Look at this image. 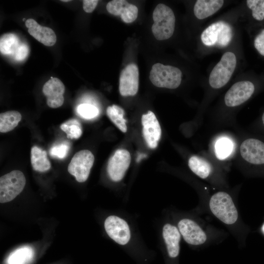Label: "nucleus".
Here are the masks:
<instances>
[{
    "instance_id": "obj_35",
    "label": "nucleus",
    "mask_w": 264,
    "mask_h": 264,
    "mask_svg": "<svg viewBox=\"0 0 264 264\" xmlns=\"http://www.w3.org/2000/svg\"><path fill=\"white\" fill-rule=\"evenodd\" d=\"M262 230L263 231V232L264 233V223L263 224V226H262Z\"/></svg>"
},
{
    "instance_id": "obj_9",
    "label": "nucleus",
    "mask_w": 264,
    "mask_h": 264,
    "mask_svg": "<svg viewBox=\"0 0 264 264\" xmlns=\"http://www.w3.org/2000/svg\"><path fill=\"white\" fill-rule=\"evenodd\" d=\"M254 91L255 86L251 81L236 82L226 92L224 96L225 104L229 107L238 106L248 100Z\"/></svg>"
},
{
    "instance_id": "obj_14",
    "label": "nucleus",
    "mask_w": 264,
    "mask_h": 264,
    "mask_svg": "<svg viewBox=\"0 0 264 264\" xmlns=\"http://www.w3.org/2000/svg\"><path fill=\"white\" fill-rule=\"evenodd\" d=\"M142 133L148 146L155 149L161 135V129L156 116L152 111L142 115L141 118Z\"/></svg>"
},
{
    "instance_id": "obj_15",
    "label": "nucleus",
    "mask_w": 264,
    "mask_h": 264,
    "mask_svg": "<svg viewBox=\"0 0 264 264\" xmlns=\"http://www.w3.org/2000/svg\"><path fill=\"white\" fill-rule=\"evenodd\" d=\"M65 87L58 78L51 77L44 85L43 92L46 97L47 105L51 108H57L64 103Z\"/></svg>"
},
{
    "instance_id": "obj_8",
    "label": "nucleus",
    "mask_w": 264,
    "mask_h": 264,
    "mask_svg": "<svg viewBox=\"0 0 264 264\" xmlns=\"http://www.w3.org/2000/svg\"><path fill=\"white\" fill-rule=\"evenodd\" d=\"M240 152L242 158L255 166H264V142L255 138L244 140L241 144Z\"/></svg>"
},
{
    "instance_id": "obj_23",
    "label": "nucleus",
    "mask_w": 264,
    "mask_h": 264,
    "mask_svg": "<svg viewBox=\"0 0 264 264\" xmlns=\"http://www.w3.org/2000/svg\"><path fill=\"white\" fill-rule=\"evenodd\" d=\"M22 119L18 111L10 110L0 114V132L5 133L12 131Z\"/></svg>"
},
{
    "instance_id": "obj_24",
    "label": "nucleus",
    "mask_w": 264,
    "mask_h": 264,
    "mask_svg": "<svg viewBox=\"0 0 264 264\" xmlns=\"http://www.w3.org/2000/svg\"><path fill=\"white\" fill-rule=\"evenodd\" d=\"M21 43L18 37L13 33L2 35L0 39V50L3 55H14Z\"/></svg>"
},
{
    "instance_id": "obj_13",
    "label": "nucleus",
    "mask_w": 264,
    "mask_h": 264,
    "mask_svg": "<svg viewBox=\"0 0 264 264\" xmlns=\"http://www.w3.org/2000/svg\"><path fill=\"white\" fill-rule=\"evenodd\" d=\"M139 71L136 65L130 64L121 72L119 90L123 96H134L138 89Z\"/></svg>"
},
{
    "instance_id": "obj_6",
    "label": "nucleus",
    "mask_w": 264,
    "mask_h": 264,
    "mask_svg": "<svg viewBox=\"0 0 264 264\" xmlns=\"http://www.w3.org/2000/svg\"><path fill=\"white\" fill-rule=\"evenodd\" d=\"M233 30L227 23L220 21L208 26L201 33V40L207 46L224 47L230 42Z\"/></svg>"
},
{
    "instance_id": "obj_2",
    "label": "nucleus",
    "mask_w": 264,
    "mask_h": 264,
    "mask_svg": "<svg viewBox=\"0 0 264 264\" xmlns=\"http://www.w3.org/2000/svg\"><path fill=\"white\" fill-rule=\"evenodd\" d=\"M154 23L152 31L155 38L165 40L171 37L174 32L176 18L174 12L168 6L159 3L153 14Z\"/></svg>"
},
{
    "instance_id": "obj_26",
    "label": "nucleus",
    "mask_w": 264,
    "mask_h": 264,
    "mask_svg": "<svg viewBox=\"0 0 264 264\" xmlns=\"http://www.w3.org/2000/svg\"><path fill=\"white\" fill-rule=\"evenodd\" d=\"M60 128L66 133L68 139H78L82 134L81 123L76 119H71L61 124Z\"/></svg>"
},
{
    "instance_id": "obj_20",
    "label": "nucleus",
    "mask_w": 264,
    "mask_h": 264,
    "mask_svg": "<svg viewBox=\"0 0 264 264\" xmlns=\"http://www.w3.org/2000/svg\"><path fill=\"white\" fill-rule=\"evenodd\" d=\"M31 163L33 169L39 172H44L51 168L46 151L38 146L32 147L30 154Z\"/></svg>"
},
{
    "instance_id": "obj_28",
    "label": "nucleus",
    "mask_w": 264,
    "mask_h": 264,
    "mask_svg": "<svg viewBox=\"0 0 264 264\" xmlns=\"http://www.w3.org/2000/svg\"><path fill=\"white\" fill-rule=\"evenodd\" d=\"M246 4L251 10L254 19L259 21L264 20V0H247Z\"/></svg>"
},
{
    "instance_id": "obj_27",
    "label": "nucleus",
    "mask_w": 264,
    "mask_h": 264,
    "mask_svg": "<svg viewBox=\"0 0 264 264\" xmlns=\"http://www.w3.org/2000/svg\"><path fill=\"white\" fill-rule=\"evenodd\" d=\"M233 149V143L226 138H222L217 141L215 145L216 153L218 157L223 159L227 157Z\"/></svg>"
},
{
    "instance_id": "obj_7",
    "label": "nucleus",
    "mask_w": 264,
    "mask_h": 264,
    "mask_svg": "<svg viewBox=\"0 0 264 264\" xmlns=\"http://www.w3.org/2000/svg\"><path fill=\"white\" fill-rule=\"evenodd\" d=\"M94 161V156L90 151H80L72 158L68 165V172L78 182H84L89 176Z\"/></svg>"
},
{
    "instance_id": "obj_16",
    "label": "nucleus",
    "mask_w": 264,
    "mask_h": 264,
    "mask_svg": "<svg viewBox=\"0 0 264 264\" xmlns=\"http://www.w3.org/2000/svg\"><path fill=\"white\" fill-rule=\"evenodd\" d=\"M108 12L115 16H120L125 23L134 22L138 16V8L125 0H113L106 6Z\"/></svg>"
},
{
    "instance_id": "obj_3",
    "label": "nucleus",
    "mask_w": 264,
    "mask_h": 264,
    "mask_svg": "<svg viewBox=\"0 0 264 264\" xmlns=\"http://www.w3.org/2000/svg\"><path fill=\"white\" fill-rule=\"evenodd\" d=\"M182 72L177 67L160 63L154 64L150 73L149 78L155 86L175 89L181 82Z\"/></svg>"
},
{
    "instance_id": "obj_29",
    "label": "nucleus",
    "mask_w": 264,
    "mask_h": 264,
    "mask_svg": "<svg viewBox=\"0 0 264 264\" xmlns=\"http://www.w3.org/2000/svg\"><path fill=\"white\" fill-rule=\"evenodd\" d=\"M77 112L83 118L91 119L98 115L99 110L94 105L82 104L77 107Z\"/></svg>"
},
{
    "instance_id": "obj_1",
    "label": "nucleus",
    "mask_w": 264,
    "mask_h": 264,
    "mask_svg": "<svg viewBox=\"0 0 264 264\" xmlns=\"http://www.w3.org/2000/svg\"><path fill=\"white\" fill-rule=\"evenodd\" d=\"M209 207L212 214L221 222L233 225L239 219V213L231 196L219 191L214 194L209 201Z\"/></svg>"
},
{
    "instance_id": "obj_4",
    "label": "nucleus",
    "mask_w": 264,
    "mask_h": 264,
    "mask_svg": "<svg viewBox=\"0 0 264 264\" xmlns=\"http://www.w3.org/2000/svg\"><path fill=\"white\" fill-rule=\"evenodd\" d=\"M237 65V58L234 53L226 52L212 70L209 78L210 86L220 88L230 80Z\"/></svg>"
},
{
    "instance_id": "obj_17",
    "label": "nucleus",
    "mask_w": 264,
    "mask_h": 264,
    "mask_svg": "<svg viewBox=\"0 0 264 264\" xmlns=\"http://www.w3.org/2000/svg\"><path fill=\"white\" fill-rule=\"evenodd\" d=\"M25 24L29 34L43 44L51 46L56 43V34L50 28L40 25L33 19L26 20Z\"/></svg>"
},
{
    "instance_id": "obj_36",
    "label": "nucleus",
    "mask_w": 264,
    "mask_h": 264,
    "mask_svg": "<svg viewBox=\"0 0 264 264\" xmlns=\"http://www.w3.org/2000/svg\"><path fill=\"white\" fill-rule=\"evenodd\" d=\"M62 1H64V2H68V1H70V0H61Z\"/></svg>"
},
{
    "instance_id": "obj_19",
    "label": "nucleus",
    "mask_w": 264,
    "mask_h": 264,
    "mask_svg": "<svg viewBox=\"0 0 264 264\" xmlns=\"http://www.w3.org/2000/svg\"><path fill=\"white\" fill-rule=\"evenodd\" d=\"M223 3L222 0H198L194 7V15L199 20L205 19L217 12Z\"/></svg>"
},
{
    "instance_id": "obj_18",
    "label": "nucleus",
    "mask_w": 264,
    "mask_h": 264,
    "mask_svg": "<svg viewBox=\"0 0 264 264\" xmlns=\"http://www.w3.org/2000/svg\"><path fill=\"white\" fill-rule=\"evenodd\" d=\"M163 237L170 257H177L180 251L181 234L178 228L171 224L166 223L163 227Z\"/></svg>"
},
{
    "instance_id": "obj_32",
    "label": "nucleus",
    "mask_w": 264,
    "mask_h": 264,
    "mask_svg": "<svg viewBox=\"0 0 264 264\" xmlns=\"http://www.w3.org/2000/svg\"><path fill=\"white\" fill-rule=\"evenodd\" d=\"M254 45L258 52L264 56V29H262L255 38Z\"/></svg>"
},
{
    "instance_id": "obj_10",
    "label": "nucleus",
    "mask_w": 264,
    "mask_h": 264,
    "mask_svg": "<svg viewBox=\"0 0 264 264\" xmlns=\"http://www.w3.org/2000/svg\"><path fill=\"white\" fill-rule=\"evenodd\" d=\"M177 228L184 241L192 245H201L207 240V235L203 229L196 221L189 219L179 221Z\"/></svg>"
},
{
    "instance_id": "obj_22",
    "label": "nucleus",
    "mask_w": 264,
    "mask_h": 264,
    "mask_svg": "<svg viewBox=\"0 0 264 264\" xmlns=\"http://www.w3.org/2000/svg\"><path fill=\"white\" fill-rule=\"evenodd\" d=\"M34 250L29 246L21 247L13 251L7 258V264H28L33 259Z\"/></svg>"
},
{
    "instance_id": "obj_30",
    "label": "nucleus",
    "mask_w": 264,
    "mask_h": 264,
    "mask_svg": "<svg viewBox=\"0 0 264 264\" xmlns=\"http://www.w3.org/2000/svg\"><path fill=\"white\" fill-rule=\"evenodd\" d=\"M70 146L65 142L53 146L49 150L50 156L58 159H63L67 155Z\"/></svg>"
},
{
    "instance_id": "obj_34",
    "label": "nucleus",
    "mask_w": 264,
    "mask_h": 264,
    "mask_svg": "<svg viewBox=\"0 0 264 264\" xmlns=\"http://www.w3.org/2000/svg\"><path fill=\"white\" fill-rule=\"evenodd\" d=\"M261 122L263 126L264 127V112L262 116Z\"/></svg>"
},
{
    "instance_id": "obj_5",
    "label": "nucleus",
    "mask_w": 264,
    "mask_h": 264,
    "mask_svg": "<svg viewBox=\"0 0 264 264\" xmlns=\"http://www.w3.org/2000/svg\"><path fill=\"white\" fill-rule=\"evenodd\" d=\"M26 183L24 175L19 170H14L0 178V202L14 199L23 190Z\"/></svg>"
},
{
    "instance_id": "obj_12",
    "label": "nucleus",
    "mask_w": 264,
    "mask_h": 264,
    "mask_svg": "<svg viewBox=\"0 0 264 264\" xmlns=\"http://www.w3.org/2000/svg\"><path fill=\"white\" fill-rule=\"evenodd\" d=\"M104 227L109 236L119 244L125 245L130 240L131 233L128 223L117 216L108 217L105 221Z\"/></svg>"
},
{
    "instance_id": "obj_21",
    "label": "nucleus",
    "mask_w": 264,
    "mask_h": 264,
    "mask_svg": "<svg viewBox=\"0 0 264 264\" xmlns=\"http://www.w3.org/2000/svg\"><path fill=\"white\" fill-rule=\"evenodd\" d=\"M190 170L202 179L207 178L211 174L212 168L209 162L196 155L192 156L188 160Z\"/></svg>"
},
{
    "instance_id": "obj_11",
    "label": "nucleus",
    "mask_w": 264,
    "mask_h": 264,
    "mask_svg": "<svg viewBox=\"0 0 264 264\" xmlns=\"http://www.w3.org/2000/svg\"><path fill=\"white\" fill-rule=\"evenodd\" d=\"M131 161V154L125 149H118L110 158L107 166V172L113 181H119L124 176Z\"/></svg>"
},
{
    "instance_id": "obj_33",
    "label": "nucleus",
    "mask_w": 264,
    "mask_h": 264,
    "mask_svg": "<svg viewBox=\"0 0 264 264\" xmlns=\"http://www.w3.org/2000/svg\"><path fill=\"white\" fill-rule=\"evenodd\" d=\"M98 0H84L83 1V7L84 10L87 13L92 12L96 8Z\"/></svg>"
},
{
    "instance_id": "obj_31",
    "label": "nucleus",
    "mask_w": 264,
    "mask_h": 264,
    "mask_svg": "<svg viewBox=\"0 0 264 264\" xmlns=\"http://www.w3.org/2000/svg\"><path fill=\"white\" fill-rule=\"evenodd\" d=\"M29 53V48L28 45L25 43H21L12 57L15 61L20 62L23 61L28 56Z\"/></svg>"
},
{
    "instance_id": "obj_25",
    "label": "nucleus",
    "mask_w": 264,
    "mask_h": 264,
    "mask_svg": "<svg viewBox=\"0 0 264 264\" xmlns=\"http://www.w3.org/2000/svg\"><path fill=\"white\" fill-rule=\"evenodd\" d=\"M107 114L111 121L123 132L127 131L126 120L124 118L125 111L120 107L113 105L107 109Z\"/></svg>"
}]
</instances>
